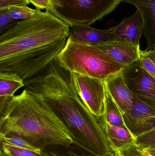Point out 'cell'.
Segmentation results:
<instances>
[{
	"label": "cell",
	"mask_w": 155,
	"mask_h": 156,
	"mask_svg": "<svg viewBox=\"0 0 155 156\" xmlns=\"http://www.w3.org/2000/svg\"><path fill=\"white\" fill-rule=\"evenodd\" d=\"M37 9L31 18L0 35V71L24 80L33 77L57 58L66 44L70 26L50 11Z\"/></svg>",
	"instance_id": "6da1fadb"
},
{
	"label": "cell",
	"mask_w": 155,
	"mask_h": 156,
	"mask_svg": "<svg viewBox=\"0 0 155 156\" xmlns=\"http://www.w3.org/2000/svg\"><path fill=\"white\" fill-rule=\"evenodd\" d=\"M24 82L25 88L41 95L63 122L76 145L98 156L115 155L98 118L77 93L72 73L56 58Z\"/></svg>",
	"instance_id": "7a4b0ae2"
},
{
	"label": "cell",
	"mask_w": 155,
	"mask_h": 156,
	"mask_svg": "<svg viewBox=\"0 0 155 156\" xmlns=\"http://www.w3.org/2000/svg\"><path fill=\"white\" fill-rule=\"evenodd\" d=\"M0 136H14L44 151L51 146L74 144L66 126L43 98L26 89L0 112Z\"/></svg>",
	"instance_id": "3957f363"
},
{
	"label": "cell",
	"mask_w": 155,
	"mask_h": 156,
	"mask_svg": "<svg viewBox=\"0 0 155 156\" xmlns=\"http://www.w3.org/2000/svg\"><path fill=\"white\" fill-rule=\"evenodd\" d=\"M56 60L61 67L71 73L103 81L121 73L126 67L96 46L69 38Z\"/></svg>",
	"instance_id": "277c9868"
},
{
	"label": "cell",
	"mask_w": 155,
	"mask_h": 156,
	"mask_svg": "<svg viewBox=\"0 0 155 156\" xmlns=\"http://www.w3.org/2000/svg\"><path fill=\"white\" fill-rule=\"evenodd\" d=\"M50 12L69 26L91 25L112 12L123 0H50Z\"/></svg>",
	"instance_id": "5b68a950"
},
{
	"label": "cell",
	"mask_w": 155,
	"mask_h": 156,
	"mask_svg": "<svg viewBox=\"0 0 155 156\" xmlns=\"http://www.w3.org/2000/svg\"><path fill=\"white\" fill-rule=\"evenodd\" d=\"M71 73L75 88L84 103L95 116H103L106 111V86L104 81Z\"/></svg>",
	"instance_id": "8992f818"
},
{
	"label": "cell",
	"mask_w": 155,
	"mask_h": 156,
	"mask_svg": "<svg viewBox=\"0 0 155 156\" xmlns=\"http://www.w3.org/2000/svg\"><path fill=\"white\" fill-rule=\"evenodd\" d=\"M127 86L134 96L155 109V79L138 60L122 71Z\"/></svg>",
	"instance_id": "52a82bcc"
},
{
	"label": "cell",
	"mask_w": 155,
	"mask_h": 156,
	"mask_svg": "<svg viewBox=\"0 0 155 156\" xmlns=\"http://www.w3.org/2000/svg\"><path fill=\"white\" fill-rule=\"evenodd\" d=\"M123 115L126 128L135 138L155 129V109L135 96L132 108Z\"/></svg>",
	"instance_id": "ba28073f"
},
{
	"label": "cell",
	"mask_w": 155,
	"mask_h": 156,
	"mask_svg": "<svg viewBox=\"0 0 155 156\" xmlns=\"http://www.w3.org/2000/svg\"><path fill=\"white\" fill-rule=\"evenodd\" d=\"M94 46L103 50L117 63L125 67L130 66L140 58V46L119 38Z\"/></svg>",
	"instance_id": "9c48e42d"
},
{
	"label": "cell",
	"mask_w": 155,
	"mask_h": 156,
	"mask_svg": "<svg viewBox=\"0 0 155 156\" xmlns=\"http://www.w3.org/2000/svg\"><path fill=\"white\" fill-rule=\"evenodd\" d=\"M68 38L74 42L97 45L117 39L112 32L91 27L90 25L77 24L70 26Z\"/></svg>",
	"instance_id": "30bf717a"
},
{
	"label": "cell",
	"mask_w": 155,
	"mask_h": 156,
	"mask_svg": "<svg viewBox=\"0 0 155 156\" xmlns=\"http://www.w3.org/2000/svg\"><path fill=\"white\" fill-rule=\"evenodd\" d=\"M116 37L140 46L143 33V22L138 10L129 17H125L117 25L109 29Z\"/></svg>",
	"instance_id": "8fae6325"
},
{
	"label": "cell",
	"mask_w": 155,
	"mask_h": 156,
	"mask_svg": "<svg viewBox=\"0 0 155 156\" xmlns=\"http://www.w3.org/2000/svg\"><path fill=\"white\" fill-rule=\"evenodd\" d=\"M134 5L141 14L143 22V33L146 38V50L155 48V0H123Z\"/></svg>",
	"instance_id": "7c38bea8"
},
{
	"label": "cell",
	"mask_w": 155,
	"mask_h": 156,
	"mask_svg": "<svg viewBox=\"0 0 155 156\" xmlns=\"http://www.w3.org/2000/svg\"><path fill=\"white\" fill-rule=\"evenodd\" d=\"M104 81L107 90L119 106L122 114L131 109L134 95L127 86L122 72Z\"/></svg>",
	"instance_id": "4fadbf2b"
},
{
	"label": "cell",
	"mask_w": 155,
	"mask_h": 156,
	"mask_svg": "<svg viewBox=\"0 0 155 156\" xmlns=\"http://www.w3.org/2000/svg\"><path fill=\"white\" fill-rule=\"evenodd\" d=\"M97 118L115 153L136 144L135 137L127 129L111 124L104 115Z\"/></svg>",
	"instance_id": "5bb4252c"
},
{
	"label": "cell",
	"mask_w": 155,
	"mask_h": 156,
	"mask_svg": "<svg viewBox=\"0 0 155 156\" xmlns=\"http://www.w3.org/2000/svg\"><path fill=\"white\" fill-rule=\"evenodd\" d=\"M24 86V80L18 75L0 72V100H10L17 90Z\"/></svg>",
	"instance_id": "9a60e30c"
},
{
	"label": "cell",
	"mask_w": 155,
	"mask_h": 156,
	"mask_svg": "<svg viewBox=\"0 0 155 156\" xmlns=\"http://www.w3.org/2000/svg\"><path fill=\"white\" fill-rule=\"evenodd\" d=\"M104 116L106 120L111 124L127 129L124 121L122 112L107 90L106 87V111Z\"/></svg>",
	"instance_id": "2e32d148"
},
{
	"label": "cell",
	"mask_w": 155,
	"mask_h": 156,
	"mask_svg": "<svg viewBox=\"0 0 155 156\" xmlns=\"http://www.w3.org/2000/svg\"><path fill=\"white\" fill-rule=\"evenodd\" d=\"M1 156H52L45 150L41 153L13 146L1 141Z\"/></svg>",
	"instance_id": "e0dca14e"
},
{
	"label": "cell",
	"mask_w": 155,
	"mask_h": 156,
	"mask_svg": "<svg viewBox=\"0 0 155 156\" xmlns=\"http://www.w3.org/2000/svg\"><path fill=\"white\" fill-rule=\"evenodd\" d=\"M0 140L2 142H5L13 146L25 150L41 153L42 150L31 144L26 140L19 136H0Z\"/></svg>",
	"instance_id": "ac0fdd59"
},
{
	"label": "cell",
	"mask_w": 155,
	"mask_h": 156,
	"mask_svg": "<svg viewBox=\"0 0 155 156\" xmlns=\"http://www.w3.org/2000/svg\"><path fill=\"white\" fill-rule=\"evenodd\" d=\"M9 14L13 18L16 20H25L31 18L34 16L37 9H33L26 5H15L7 8Z\"/></svg>",
	"instance_id": "d6986e66"
},
{
	"label": "cell",
	"mask_w": 155,
	"mask_h": 156,
	"mask_svg": "<svg viewBox=\"0 0 155 156\" xmlns=\"http://www.w3.org/2000/svg\"><path fill=\"white\" fill-rule=\"evenodd\" d=\"M135 144L143 150L155 149V129L136 137Z\"/></svg>",
	"instance_id": "ffe728a7"
},
{
	"label": "cell",
	"mask_w": 155,
	"mask_h": 156,
	"mask_svg": "<svg viewBox=\"0 0 155 156\" xmlns=\"http://www.w3.org/2000/svg\"><path fill=\"white\" fill-rule=\"evenodd\" d=\"M66 148V150L63 152H57L51 150L46 152L52 156H99L84 150L80 147H79L78 151L73 149L71 147V146L70 147Z\"/></svg>",
	"instance_id": "44dd1931"
},
{
	"label": "cell",
	"mask_w": 155,
	"mask_h": 156,
	"mask_svg": "<svg viewBox=\"0 0 155 156\" xmlns=\"http://www.w3.org/2000/svg\"><path fill=\"white\" fill-rule=\"evenodd\" d=\"M19 21L10 16L8 9L0 10V34Z\"/></svg>",
	"instance_id": "7402d4cb"
},
{
	"label": "cell",
	"mask_w": 155,
	"mask_h": 156,
	"mask_svg": "<svg viewBox=\"0 0 155 156\" xmlns=\"http://www.w3.org/2000/svg\"><path fill=\"white\" fill-rule=\"evenodd\" d=\"M139 60L145 70L155 79V64L152 59L144 55L141 50Z\"/></svg>",
	"instance_id": "603a6c76"
},
{
	"label": "cell",
	"mask_w": 155,
	"mask_h": 156,
	"mask_svg": "<svg viewBox=\"0 0 155 156\" xmlns=\"http://www.w3.org/2000/svg\"><path fill=\"white\" fill-rule=\"evenodd\" d=\"M117 153L122 156H143L142 149L136 144L118 151Z\"/></svg>",
	"instance_id": "cb8c5ba5"
},
{
	"label": "cell",
	"mask_w": 155,
	"mask_h": 156,
	"mask_svg": "<svg viewBox=\"0 0 155 156\" xmlns=\"http://www.w3.org/2000/svg\"><path fill=\"white\" fill-rule=\"evenodd\" d=\"M30 4L28 0H0V10L7 9L15 5H27Z\"/></svg>",
	"instance_id": "d4e9b609"
},
{
	"label": "cell",
	"mask_w": 155,
	"mask_h": 156,
	"mask_svg": "<svg viewBox=\"0 0 155 156\" xmlns=\"http://www.w3.org/2000/svg\"><path fill=\"white\" fill-rule=\"evenodd\" d=\"M30 3L33 5L36 8L46 11H51V3L50 0H28Z\"/></svg>",
	"instance_id": "484cf974"
},
{
	"label": "cell",
	"mask_w": 155,
	"mask_h": 156,
	"mask_svg": "<svg viewBox=\"0 0 155 156\" xmlns=\"http://www.w3.org/2000/svg\"><path fill=\"white\" fill-rule=\"evenodd\" d=\"M141 52L146 56L152 59L153 62L155 64V49L150 50H144L142 51L141 50Z\"/></svg>",
	"instance_id": "4316f807"
},
{
	"label": "cell",
	"mask_w": 155,
	"mask_h": 156,
	"mask_svg": "<svg viewBox=\"0 0 155 156\" xmlns=\"http://www.w3.org/2000/svg\"><path fill=\"white\" fill-rule=\"evenodd\" d=\"M142 150H143V156H153L152 155L150 154L148 152L146 151L145 150H143V149H142Z\"/></svg>",
	"instance_id": "83f0119b"
},
{
	"label": "cell",
	"mask_w": 155,
	"mask_h": 156,
	"mask_svg": "<svg viewBox=\"0 0 155 156\" xmlns=\"http://www.w3.org/2000/svg\"><path fill=\"white\" fill-rule=\"evenodd\" d=\"M116 156H122L121 155L119 154L117 152H116Z\"/></svg>",
	"instance_id": "f1b7e54d"
},
{
	"label": "cell",
	"mask_w": 155,
	"mask_h": 156,
	"mask_svg": "<svg viewBox=\"0 0 155 156\" xmlns=\"http://www.w3.org/2000/svg\"><path fill=\"white\" fill-rule=\"evenodd\" d=\"M115 156H116V154H115Z\"/></svg>",
	"instance_id": "f546056e"
},
{
	"label": "cell",
	"mask_w": 155,
	"mask_h": 156,
	"mask_svg": "<svg viewBox=\"0 0 155 156\" xmlns=\"http://www.w3.org/2000/svg\"><path fill=\"white\" fill-rule=\"evenodd\" d=\"M154 49H155V48H154Z\"/></svg>",
	"instance_id": "4dcf8cb0"
},
{
	"label": "cell",
	"mask_w": 155,
	"mask_h": 156,
	"mask_svg": "<svg viewBox=\"0 0 155 156\" xmlns=\"http://www.w3.org/2000/svg\"></svg>",
	"instance_id": "1f68e13d"
}]
</instances>
